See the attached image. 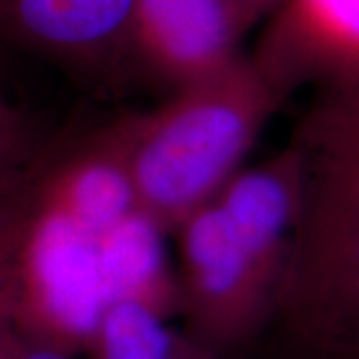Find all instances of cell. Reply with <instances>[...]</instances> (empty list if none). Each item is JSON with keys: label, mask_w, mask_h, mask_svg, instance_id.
I'll return each mask as SVG.
<instances>
[{"label": "cell", "mask_w": 359, "mask_h": 359, "mask_svg": "<svg viewBox=\"0 0 359 359\" xmlns=\"http://www.w3.org/2000/svg\"><path fill=\"white\" fill-rule=\"evenodd\" d=\"M290 82L264 58H240L214 76L170 92L166 102L110 124L140 212L172 233L210 204L242 168L282 106Z\"/></svg>", "instance_id": "6da1fadb"}, {"label": "cell", "mask_w": 359, "mask_h": 359, "mask_svg": "<svg viewBox=\"0 0 359 359\" xmlns=\"http://www.w3.org/2000/svg\"><path fill=\"white\" fill-rule=\"evenodd\" d=\"M302 200L273 320L323 359H359V126L320 102L295 134Z\"/></svg>", "instance_id": "7a4b0ae2"}, {"label": "cell", "mask_w": 359, "mask_h": 359, "mask_svg": "<svg viewBox=\"0 0 359 359\" xmlns=\"http://www.w3.org/2000/svg\"><path fill=\"white\" fill-rule=\"evenodd\" d=\"M174 236L186 332L226 358L273 320L283 262L245 240L218 200L194 212Z\"/></svg>", "instance_id": "3957f363"}, {"label": "cell", "mask_w": 359, "mask_h": 359, "mask_svg": "<svg viewBox=\"0 0 359 359\" xmlns=\"http://www.w3.org/2000/svg\"><path fill=\"white\" fill-rule=\"evenodd\" d=\"M259 14L248 0H136L132 60L170 92L186 88L242 58Z\"/></svg>", "instance_id": "277c9868"}, {"label": "cell", "mask_w": 359, "mask_h": 359, "mask_svg": "<svg viewBox=\"0 0 359 359\" xmlns=\"http://www.w3.org/2000/svg\"><path fill=\"white\" fill-rule=\"evenodd\" d=\"M134 14L136 0H0V34L56 65L102 70L132 60Z\"/></svg>", "instance_id": "5b68a950"}, {"label": "cell", "mask_w": 359, "mask_h": 359, "mask_svg": "<svg viewBox=\"0 0 359 359\" xmlns=\"http://www.w3.org/2000/svg\"><path fill=\"white\" fill-rule=\"evenodd\" d=\"M26 188L36 208L65 218L92 240L140 212L112 126L90 136Z\"/></svg>", "instance_id": "8992f818"}, {"label": "cell", "mask_w": 359, "mask_h": 359, "mask_svg": "<svg viewBox=\"0 0 359 359\" xmlns=\"http://www.w3.org/2000/svg\"><path fill=\"white\" fill-rule=\"evenodd\" d=\"M278 46L266 56L290 82L299 68L321 66L330 78L359 68V0H287Z\"/></svg>", "instance_id": "52a82bcc"}, {"label": "cell", "mask_w": 359, "mask_h": 359, "mask_svg": "<svg viewBox=\"0 0 359 359\" xmlns=\"http://www.w3.org/2000/svg\"><path fill=\"white\" fill-rule=\"evenodd\" d=\"M84 344L90 359H224L174 330L164 309L138 297L106 299Z\"/></svg>", "instance_id": "ba28073f"}, {"label": "cell", "mask_w": 359, "mask_h": 359, "mask_svg": "<svg viewBox=\"0 0 359 359\" xmlns=\"http://www.w3.org/2000/svg\"><path fill=\"white\" fill-rule=\"evenodd\" d=\"M162 236L166 233L138 212L96 240L106 299L138 297L164 311L168 299L178 306L176 280L168 276Z\"/></svg>", "instance_id": "9c48e42d"}, {"label": "cell", "mask_w": 359, "mask_h": 359, "mask_svg": "<svg viewBox=\"0 0 359 359\" xmlns=\"http://www.w3.org/2000/svg\"><path fill=\"white\" fill-rule=\"evenodd\" d=\"M25 224V192L14 186L0 198V359H18L20 297H18V244Z\"/></svg>", "instance_id": "30bf717a"}, {"label": "cell", "mask_w": 359, "mask_h": 359, "mask_svg": "<svg viewBox=\"0 0 359 359\" xmlns=\"http://www.w3.org/2000/svg\"><path fill=\"white\" fill-rule=\"evenodd\" d=\"M30 152V138L22 116L0 94V198L20 182L18 174Z\"/></svg>", "instance_id": "8fae6325"}, {"label": "cell", "mask_w": 359, "mask_h": 359, "mask_svg": "<svg viewBox=\"0 0 359 359\" xmlns=\"http://www.w3.org/2000/svg\"><path fill=\"white\" fill-rule=\"evenodd\" d=\"M22 321V318H20ZM18 359H76L70 344L46 334L42 330L20 325V346Z\"/></svg>", "instance_id": "7c38bea8"}, {"label": "cell", "mask_w": 359, "mask_h": 359, "mask_svg": "<svg viewBox=\"0 0 359 359\" xmlns=\"http://www.w3.org/2000/svg\"><path fill=\"white\" fill-rule=\"evenodd\" d=\"M321 102L359 126V68L330 78V88Z\"/></svg>", "instance_id": "4fadbf2b"}, {"label": "cell", "mask_w": 359, "mask_h": 359, "mask_svg": "<svg viewBox=\"0 0 359 359\" xmlns=\"http://www.w3.org/2000/svg\"><path fill=\"white\" fill-rule=\"evenodd\" d=\"M248 2H252L259 13H264V11H268L269 6L280 4V2H287V0H248Z\"/></svg>", "instance_id": "5bb4252c"}]
</instances>
